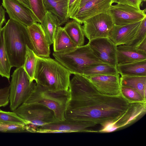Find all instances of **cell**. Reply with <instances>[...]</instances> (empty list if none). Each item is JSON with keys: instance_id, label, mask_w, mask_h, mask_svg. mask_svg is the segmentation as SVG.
Instances as JSON below:
<instances>
[{"instance_id": "obj_17", "label": "cell", "mask_w": 146, "mask_h": 146, "mask_svg": "<svg viewBox=\"0 0 146 146\" xmlns=\"http://www.w3.org/2000/svg\"><path fill=\"white\" fill-rule=\"evenodd\" d=\"M117 64L128 63L146 60V52L137 48L123 44L117 46Z\"/></svg>"}, {"instance_id": "obj_16", "label": "cell", "mask_w": 146, "mask_h": 146, "mask_svg": "<svg viewBox=\"0 0 146 146\" xmlns=\"http://www.w3.org/2000/svg\"><path fill=\"white\" fill-rule=\"evenodd\" d=\"M87 128L80 123L65 120L45 125L37 128L38 133H69L88 132Z\"/></svg>"}, {"instance_id": "obj_15", "label": "cell", "mask_w": 146, "mask_h": 146, "mask_svg": "<svg viewBox=\"0 0 146 146\" xmlns=\"http://www.w3.org/2000/svg\"><path fill=\"white\" fill-rule=\"evenodd\" d=\"M142 20L123 25H114L108 37L117 46L123 44L127 45L133 38Z\"/></svg>"}, {"instance_id": "obj_40", "label": "cell", "mask_w": 146, "mask_h": 146, "mask_svg": "<svg viewBox=\"0 0 146 146\" xmlns=\"http://www.w3.org/2000/svg\"><path fill=\"white\" fill-rule=\"evenodd\" d=\"M91 0H81L79 4L78 10L80 8L83 6L85 3Z\"/></svg>"}, {"instance_id": "obj_10", "label": "cell", "mask_w": 146, "mask_h": 146, "mask_svg": "<svg viewBox=\"0 0 146 146\" xmlns=\"http://www.w3.org/2000/svg\"><path fill=\"white\" fill-rule=\"evenodd\" d=\"M88 44L100 60L116 67L117 46L108 37L92 39Z\"/></svg>"}, {"instance_id": "obj_39", "label": "cell", "mask_w": 146, "mask_h": 146, "mask_svg": "<svg viewBox=\"0 0 146 146\" xmlns=\"http://www.w3.org/2000/svg\"><path fill=\"white\" fill-rule=\"evenodd\" d=\"M31 10L29 0H17Z\"/></svg>"}, {"instance_id": "obj_9", "label": "cell", "mask_w": 146, "mask_h": 146, "mask_svg": "<svg viewBox=\"0 0 146 146\" xmlns=\"http://www.w3.org/2000/svg\"><path fill=\"white\" fill-rule=\"evenodd\" d=\"M107 12L111 16L114 24L117 25L135 23L146 17L145 9L141 10L124 4L112 5Z\"/></svg>"}, {"instance_id": "obj_18", "label": "cell", "mask_w": 146, "mask_h": 146, "mask_svg": "<svg viewBox=\"0 0 146 146\" xmlns=\"http://www.w3.org/2000/svg\"><path fill=\"white\" fill-rule=\"evenodd\" d=\"M46 11H49L58 18L60 26L68 22V0H43Z\"/></svg>"}, {"instance_id": "obj_20", "label": "cell", "mask_w": 146, "mask_h": 146, "mask_svg": "<svg viewBox=\"0 0 146 146\" xmlns=\"http://www.w3.org/2000/svg\"><path fill=\"white\" fill-rule=\"evenodd\" d=\"M53 44L54 52L57 53L65 52L77 47L63 28L60 26L57 29Z\"/></svg>"}, {"instance_id": "obj_33", "label": "cell", "mask_w": 146, "mask_h": 146, "mask_svg": "<svg viewBox=\"0 0 146 146\" xmlns=\"http://www.w3.org/2000/svg\"><path fill=\"white\" fill-rule=\"evenodd\" d=\"M10 85L0 89V108L7 106L9 103Z\"/></svg>"}, {"instance_id": "obj_26", "label": "cell", "mask_w": 146, "mask_h": 146, "mask_svg": "<svg viewBox=\"0 0 146 146\" xmlns=\"http://www.w3.org/2000/svg\"><path fill=\"white\" fill-rule=\"evenodd\" d=\"M116 66L106 63L97 64L90 66L84 71L83 75L87 77L100 75L118 74Z\"/></svg>"}, {"instance_id": "obj_11", "label": "cell", "mask_w": 146, "mask_h": 146, "mask_svg": "<svg viewBox=\"0 0 146 146\" xmlns=\"http://www.w3.org/2000/svg\"><path fill=\"white\" fill-rule=\"evenodd\" d=\"M27 29L31 49L38 57H49L50 45L40 23L35 22Z\"/></svg>"}, {"instance_id": "obj_30", "label": "cell", "mask_w": 146, "mask_h": 146, "mask_svg": "<svg viewBox=\"0 0 146 146\" xmlns=\"http://www.w3.org/2000/svg\"><path fill=\"white\" fill-rule=\"evenodd\" d=\"M31 10L40 23L46 14V10L43 0H29Z\"/></svg>"}, {"instance_id": "obj_32", "label": "cell", "mask_w": 146, "mask_h": 146, "mask_svg": "<svg viewBox=\"0 0 146 146\" xmlns=\"http://www.w3.org/2000/svg\"><path fill=\"white\" fill-rule=\"evenodd\" d=\"M0 128L4 130L5 132L20 133L27 132L26 129V125L4 124L0 123Z\"/></svg>"}, {"instance_id": "obj_28", "label": "cell", "mask_w": 146, "mask_h": 146, "mask_svg": "<svg viewBox=\"0 0 146 146\" xmlns=\"http://www.w3.org/2000/svg\"><path fill=\"white\" fill-rule=\"evenodd\" d=\"M120 93L129 103L146 102L138 92L130 88L120 86Z\"/></svg>"}, {"instance_id": "obj_5", "label": "cell", "mask_w": 146, "mask_h": 146, "mask_svg": "<svg viewBox=\"0 0 146 146\" xmlns=\"http://www.w3.org/2000/svg\"><path fill=\"white\" fill-rule=\"evenodd\" d=\"M69 98V90L50 91L36 83L33 92L24 103L44 106L53 111L58 121H63L66 120L65 113Z\"/></svg>"}, {"instance_id": "obj_24", "label": "cell", "mask_w": 146, "mask_h": 146, "mask_svg": "<svg viewBox=\"0 0 146 146\" xmlns=\"http://www.w3.org/2000/svg\"><path fill=\"white\" fill-rule=\"evenodd\" d=\"M120 82V86L136 90L146 100V76H121Z\"/></svg>"}, {"instance_id": "obj_19", "label": "cell", "mask_w": 146, "mask_h": 146, "mask_svg": "<svg viewBox=\"0 0 146 146\" xmlns=\"http://www.w3.org/2000/svg\"><path fill=\"white\" fill-rule=\"evenodd\" d=\"M146 112V102L130 103L128 110L116 124L118 129L135 122L145 115Z\"/></svg>"}, {"instance_id": "obj_22", "label": "cell", "mask_w": 146, "mask_h": 146, "mask_svg": "<svg viewBox=\"0 0 146 146\" xmlns=\"http://www.w3.org/2000/svg\"><path fill=\"white\" fill-rule=\"evenodd\" d=\"M45 34L47 41L50 45L52 44L57 27L60 26L59 21L54 15L46 11V14L40 23Z\"/></svg>"}, {"instance_id": "obj_37", "label": "cell", "mask_w": 146, "mask_h": 146, "mask_svg": "<svg viewBox=\"0 0 146 146\" xmlns=\"http://www.w3.org/2000/svg\"><path fill=\"white\" fill-rule=\"evenodd\" d=\"M2 6V5L0 6V29L2 28V25L6 21L5 18L6 11Z\"/></svg>"}, {"instance_id": "obj_23", "label": "cell", "mask_w": 146, "mask_h": 146, "mask_svg": "<svg viewBox=\"0 0 146 146\" xmlns=\"http://www.w3.org/2000/svg\"><path fill=\"white\" fill-rule=\"evenodd\" d=\"M77 47L84 45L85 38L82 26L74 19L67 22L63 27Z\"/></svg>"}, {"instance_id": "obj_34", "label": "cell", "mask_w": 146, "mask_h": 146, "mask_svg": "<svg viewBox=\"0 0 146 146\" xmlns=\"http://www.w3.org/2000/svg\"><path fill=\"white\" fill-rule=\"evenodd\" d=\"M81 0H68V12L69 18L72 19L77 12Z\"/></svg>"}, {"instance_id": "obj_7", "label": "cell", "mask_w": 146, "mask_h": 146, "mask_svg": "<svg viewBox=\"0 0 146 146\" xmlns=\"http://www.w3.org/2000/svg\"><path fill=\"white\" fill-rule=\"evenodd\" d=\"M13 111L23 120L27 125L36 130L39 127L59 121L52 110L39 104L24 103Z\"/></svg>"}, {"instance_id": "obj_21", "label": "cell", "mask_w": 146, "mask_h": 146, "mask_svg": "<svg viewBox=\"0 0 146 146\" xmlns=\"http://www.w3.org/2000/svg\"><path fill=\"white\" fill-rule=\"evenodd\" d=\"M116 68L121 76H146V60L117 64Z\"/></svg>"}, {"instance_id": "obj_36", "label": "cell", "mask_w": 146, "mask_h": 146, "mask_svg": "<svg viewBox=\"0 0 146 146\" xmlns=\"http://www.w3.org/2000/svg\"><path fill=\"white\" fill-rule=\"evenodd\" d=\"M118 129L115 122H110L106 124L97 132L100 133H110Z\"/></svg>"}, {"instance_id": "obj_3", "label": "cell", "mask_w": 146, "mask_h": 146, "mask_svg": "<svg viewBox=\"0 0 146 146\" xmlns=\"http://www.w3.org/2000/svg\"><path fill=\"white\" fill-rule=\"evenodd\" d=\"M3 28L5 47L12 67H23L27 46L31 49L27 27L10 18Z\"/></svg>"}, {"instance_id": "obj_31", "label": "cell", "mask_w": 146, "mask_h": 146, "mask_svg": "<svg viewBox=\"0 0 146 146\" xmlns=\"http://www.w3.org/2000/svg\"><path fill=\"white\" fill-rule=\"evenodd\" d=\"M146 38V17L142 20L140 25L132 40L127 45L137 47Z\"/></svg>"}, {"instance_id": "obj_42", "label": "cell", "mask_w": 146, "mask_h": 146, "mask_svg": "<svg viewBox=\"0 0 146 146\" xmlns=\"http://www.w3.org/2000/svg\"><path fill=\"white\" fill-rule=\"evenodd\" d=\"M146 0H141L142 2L145 1Z\"/></svg>"}, {"instance_id": "obj_13", "label": "cell", "mask_w": 146, "mask_h": 146, "mask_svg": "<svg viewBox=\"0 0 146 146\" xmlns=\"http://www.w3.org/2000/svg\"><path fill=\"white\" fill-rule=\"evenodd\" d=\"M120 78L118 73L88 77L93 85L100 93L110 96H117L121 94Z\"/></svg>"}, {"instance_id": "obj_38", "label": "cell", "mask_w": 146, "mask_h": 146, "mask_svg": "<svg viewBox=\"0 0 146 146\" xmlns=\"http://www.w3.org/2000/svg\"><path fill=\"white\" fill-rule=\"evenodd\" d=\"M139 50L146 52V38H145L137 47Z\"/></svg>"}, {"instance_id": "obj_8", "label": "cell", "mask_w": 146, "mask_h": 146, "mask_svg": "<svg viewBox=\"0 0 146 146\" xmlns=\"http://www.w3.org/2000/svg\"><path fill=\"white\" fill-rule=\"evenodd\" d=\"M83 23L82 27L84 33L89 41L108 37L114 25L111 16L107 12L90 17Z\"/></svg>"}, {"instance_id": "obj_29", "label": "cell", "mask_w": 146, "mask_h": 146, "mask_svg": "<svg viewBox=\"0 0 146 146\" xmlns=\"http://www.w3.org/2000/svg\"><path fill=\"white\" fill-rule=\"evenodd\" d=\"M0 123L27 125L25 121L14 111H6L0 109Z\"/></svg>"}, {"instance_id": "obj_4", "label": "cell", "mask_w": 146, "mask_h": 146, "mask_svg": "<svg viewBox=\"0 0 146 146\" xmlns=\"http://www.w3.org/2000/svg\"><path fill=\"white\" fill-rule=\"evenodd\" d=\"M52 54L56 60L74 74L82 75L88 67L105 63L97 57L88 43L63 52H53Z\"/></svg>"}, {"instance_id": "obj_41", "label": "cell", "mask_w": 146, "mask_h": 146, "mask_svg": "<svg viewBox=\"0 0 146 146\" xmlns=\"http://www.w3.org/2000/svg\"><path fill=\"white\" fill-rule=\"evenodd\" d=\"M0 132H5V130L1 128H0Z\"/></svg>"}, {"instance_id": "obj_27", "label": "cell", "mask_w": 146, "mask_h": 146, "mask_svg": "<svg viewBox=\"0 0 146 146\" xmlns=\"http://www.w3.org/2000/svg\"><path fill=\"white\" fill-rule=\"evenodd\" d=\"M37 61V56L27 46L25 61L23 67L31 82H33L35 80L34 76Z\"/></svg>"}, {"instance_id": "obj_14", "label": "cell", "mask_w": 146, "mask_h": 146, "mask_svg": "<svg viewBox=\"0 0 146 146\" xmlns=\"http://www.w3.org/2000/svg\"><path fill=\"white\" fill-rule=\"evenodd\" d=\"M113 0H92L80 8L72 19L80 24L87 19L107 12L113 3Z\"/></svg>"}, {"instance_id": "obj_6", "label": "cell", "mask_w": 146, "mask_h": 146, "mask_svg": "<svg viewBox=\"0 0 146 146\" xmlns=\"http://www.w3.org/2000/svg\"><path fill=\"white\" fill-rule=\"evenodd\" d=\"M9 95L12 111L25 102L33 92L36 83L30 81L23 67L17 68L11 75Z\"/></svg>"}, {"instance_id": "obj_2", "label": "cell", "mask_w": 146, "mask_h": 146, "mask_svg": "<svg viewBox=\"0 0 146 146\" xmlns=\"http://www.w3.org/2000/svg\"><path fill=\"white\" fill-rule=\"evenodd\" d=\"M37 57L36 83L50 91L68 90L70 72L55 59Z\"/></svg>"}, {"instance_id": "obj_25", "label": "cell", "mask_w": 146, "mask_h": 146, "mask_svg": "<svg viewBox=\"0 0 146 146\" xmlns=\"http://www.w3.org/2000/svg\"><path fill=\"white\" fill-rule=\"evenodd\" d=\"M11 68L6 51L2 28L0 29V75L7 78L9 81Z\"/></svg>"}, {"instance_id": "obj_35", "label": "cell", "mask_w": 146, "mask_h": 146, "mask_svg": "<svg viewBox=\"0 0 146 146\" xmlns=\"http://www.w3.org/2000/svg\"><path fill=\"white\" fill-rule=\"evenodd\" d=\"M113 3L126 5L138 8H140V6L142 2L141 0H113Z\"/></svg>"}, {"instance_id": "obj_12", "label": "cell", "mask_w": 146, "mask_h": 146, "mask_svg": "<svg viewBox=\"0 0 146 146\" xmlns=\"http://www.w3.org/2000/svg\"><path fill=\"white\" fill-rule=\"evenodd\" d=\"M2 5L10 19L27 27L39 21L31 10L17 0H2Z\"/></svg>"}, {"instance_id": "obj_1", "label": "cell", "mask_w": 146, "mask_h": 146, "mask_svg": "<svg viewBox=\"0 0 146 146\" xmlns=\"http://www.w3.org/2000/svg\"><path fill=\"white\" fill-rule=\"evenodd\" d=\"M74 75L70 82L66 120L82 124L87 128L98 124L102 127L110 122L117 123L127 112L130 103L121 94H102L88 77Z\"/></svg>"}]
</instances>
